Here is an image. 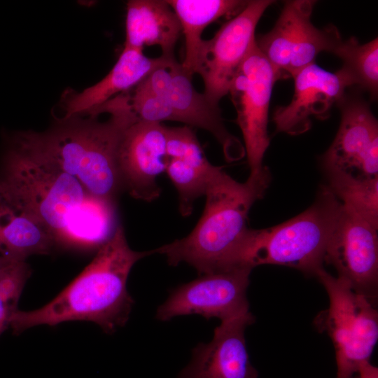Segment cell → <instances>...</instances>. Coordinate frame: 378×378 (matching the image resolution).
<instances>
[{
  "instance_id": "obj_1",
  "label": "cell",
  "mask_w": 378,
  "mask_h": 378,
  "mask_svg": "<svg viewBox=\"0 0 378 378\" xmlns=\"http://www.w3.org/2000/svg\"><path fill=\"white\" fill-rule=\"evenodd\" d=\"M0 201L43 225L59 243L97 248L118 225L114 201L90 195L80 182L4 139Z\"/></svg>"
},
{
  "instance_id": "obj_2",
  "label": "cell",
  "mask_w": 378,
  "mask_h": 378,
  "mask_svg": "<svg viewBox=\"0 0 378 378\" xmlns=\"http://www.w3.org/2000/svg\"><path fill=\"white\" fill-rule=\"evenodd\" d=\"M111 116L62 118L44 132L24 131L4 138L23 151L71 176L92 196L114 201L122 188L117 148L122 130L137 121L126 97L119 94L98 108Z\"/></svg>"
},
{
  "instance_id": "obj_3",
  "label": "cell",
  "mask_w": 378,
  "mask_h": 378,
  "mask_svg": "<svg viewBox=\"0 0 378 378\" xmlns=\"http://www.w3.org/2000/svg\"><path fill=\"white\" fill-rule=\"evenodd\" d=\"M153 253V251L132 250L119 224L113 235L66 288L40 308L15 310L9 318V327L18 335L39 325L54 326L66 321H87L112 333L127 323L134 304L127 289L132 268Z\"/></svg>"
},
{
  "instance_id": "obj_4",
  "label": "cell",
  "mask_w": 378,
  "mask_h": 378,
  "mask_svg": "<svg viewBox=\"0 0 378 378\" xmlns=\"http://www.w3.org/2000/svg\"><path fill=\"white\" fill-rule=\"evenodd\" d=\"M272 176L264 166L250 173L247 181L232 178L206 195L204 212L186 237L155 250L166 256L169 265L186 262L202 275L229 270L241 265V257L249 227L248 214L263 197Z\"/></svg>"
},
{
  "instance_id": "obj_5",
  "label": "cell",
  "mask_w": 378,
  "mask_h": 378,
  "mask_svg": "<svg viewBox=\"0 0 378 378\" xmlns=\"http://www.w3.org/2000/svg\"><path fill=\"white\" fill-rule=\"evenodd\" d=\"M342 203L327 185L304 211L281 224L249 229L242 254L244 266L279 265L316 276L323 268L327 244Z\"/></svg>"
},
{
  "instance_id": "obj_6",
  "label": "cell",
  "mask_w": 378,
  "mask_h": 378,
  "mask_svg": "<svg viewBox=\"0 0 378 378\" xmlns=\"http://www.w3.org/2000/svg\"><path fill=\"white\" fill-rule=\"evenodd\" d=\"M316 276L330 300L322 323L332 339L337 364L336 378H354L360 365L370 361L378 338V314L373 304L349 284L323 268Z\"/></svg>"
},
{
  "instance_id": "obj_7",
  "label": "cell",
  "mask_w": 378,
  "mask_h": 378,
  "mask_svg": "<svg viewBox=\"0 0 378 378\" xmlns=\"http://www.w3.org/2000/svg\"><path fill=\"white\" fill-rule=\"evenodd\" d=\"M315 2L286 1L273 28L255 40L279 80L292 77L315 62L321 52H330L342 38L333 25L318 29L312 24L311 16Z\"/></svg>"
},
{
  "instance_id": "obj_8",
  "label": "cell",
  "mask_w": 378,
  "mask_h": 378,
  "mask_svg": "<svg viewBox=\"0 0 378 378\" xmlns=\"http://www.w3.org/2000/svg\"><path fill=\"white\" fill-rule=\"evenodd\" d=\"M279 80L256 41L239 68L229 90L236 122L244 141L250 173L260 171L270 146L268 113L273 86Z\"/></svg>"
},
{
  "instance_id": "obj_9",
  "label": "cell",
  "mask_w": 378,
  "mask_h": 378,
  "mask_svg": "<svg viewBox=\"0 0 378 378\" xmlns=\"http://www.w3.org/2000/svg\"><path fill=\"white\" fill-rule=\"evenodd\" d=\"M191 78L174 56L166 57L164 62L137 85L164 99L174 121L209 132L222 146L227 161L242 158L244 147L226 129L219 106L196 90Z\"/></svg>"
},
{
  "instance_id": "obj_10",
  "label": "cell",
  "mask_w": 378,
  "mask_h": 378,
  "mask_svg": "<svg viewBox=\"0 0 378 378\" xmlns=\"http://www.w3.org/2000/svg\"><path fill=\"white\" fill-rule=\"evenodd\" d=\"M273 3L270 0L248 1L212 38L204 40L196 74L203 80V93L214 106H219L220 100L229 93L239 68L255 43L257 24Z\"/></svg>"
},
{
  "instance_id": "obj_11",
  "label": "cell",
  "mask_w": 378,
  "mask_h": 378,
  "mask_svg": "<svg viewBox=\"0 0 378 378\" xmlns=\"http://www.w3.org/2000/svg\"><path fill=\"white\" fill-rule=\"evenodd\" d=\"M324 262L337 277L375 305L378 293L377 228L342 204L330 236Z\"/></svg>"
},
{
  "instance_id": "obj_12",
  "label": "cell",
  "mask_w": 378,
  "mask_h": 378,
  "mask_svg": "<svg viewBox=\"0 0 378 378\" xmlns=\"http://www.w3.org/2000/svg\"><path fill=\"white\" fill-rule=\"evenodd\" d=\"M252 268L238 267L201 275L171 291L158 307L156 318L198 314L220 321L249 311L246 290Z\"/></svg>"
},
{
  "instance_id": "obj_13",
  "label": "cell",
  "mask_w": 378,
  "mask_h": 378,
  "mask_svg": "<svg viewBox=\"0 0 378 378\" xmlns=\"http://www.w3.org/2000/svg\"><path fill=\"white\" fill-rule=\"evenodd\" d=\"M337 106L341 121L322 158L325 170L378 177V122L369 104L357 95L346 94Z\"/></svg>"
},
{
  "instance_id": "obj_14",
  "label": "cell",
  "mask_w": 378,
  "mask_h": 378,
  "mask_svg": "<svg viewBox=\"0 0 378 378\" xmlns=\"http://www.w3.org/2000/svg\"><path fill=\"white\" fill-rule=\"evenodd\" d=\"M117 166L122 188L136 200L151 202L160 195L158 177L165 172L167 126L135 121L122 132Z\"/></svg>"
},
{
  "instance_id": "obj_15",
  "label": "cell",
  "mask_w": 378,
  "mask_h": 378,
  "mask_svg": "<svg viewBox=\"0 0 378 378\" xmlns=\"http://www.w3.org/2000/svg\"><path fill=\"white\" fill-rule=\"evenodd\" d=\"M294 93L290 102L278 107L272 117L277 132L298 135L312 127V118L325 120L350 88L344 75L338 70L330 72L315 62L293 76Z\"/></svg>"
},
{
  "instance_id": "obj_16",
  "label": "cell",
  "mask_w": 378,
  "mask_h": 378,
  "mask_svg": "<svg viewBox=\"0 0 378 378\" xmlns=\"http://www.w3.org/2000/svg\"><path fill=\"white\" fill-rule=\"evenodd\" d=\"M165 173L175 186L179 211L191 214L195 201L227 183L232 177L206 159L190 127H167Z\"/></svg>"
},
{
  "instance_id": "obj_17",
  "label": "cell",
  "mask_w": 378,
  "mask_h": 378,
  "mask_svg": "<svg viewBox=\"0 0 378 378\" xmlns=\"http://www.w3.org/2000/svg\"><path fill=\"white\" fill-rule=\"evenodd\" d=\"M254 321L250 311L220 321L212 340L193 349L192 360L178 378H257L244 337L246 328Z\"/></svg>"
},
{
  "instance_id": "obj_18",
  "label": "cell",
  "mask_w": 378,
  "mask_h": 378,
  "mask_svg": "<svg viewBox=\"0 0 378 378\" xmlns=\"http://www.w3.org/2000/svg\"><path fill=\"white\" fill-rule=\"evenodd\" d=\"M165 58L162 55L148 57L141 50L124 46L116 63L103 79L66 99L63 118L90 115L112 98L134 88Z\"/></svg>"
},
{
  "instance_id": "obj_19",
  "label": "cell",
  "mask_w": 378,
  "mask_h": 378,
  "mask_svg": "<svg viewBox=\"0 0 378 378\" xmlns=\"http://www.w3.org/2000/svg\"><path fill=\"white\" fill-rule=\"evenodd\" d=\"M125 46L143 50L158 46L162 56L173 57L181 32L179 20L167 1L132 0L127 4Z\"/></svg>"
},
{
  "instance_id": "obj_20",
  "label": "cell",
  "mask_w": 378,
  "mask_h": 378,
  "mask_svg": "<svg viewBox=\"0 0 378 378\" xmlns=\"http://www.w3.org/2000/svg\"><path fill=\"white\" fill-rule=\"evenodd\" d=\"M176 13L185 36V58L181 64L191 77L196 74L204 43L202 34L207 26L223 16L235 15L248 1L167 0Z\"/></svg>"
},
{
  "instance_id": "obj_21",
  "label": "cell",
  "mask_w": 378,
  "mask_h": 378,
  "mask_svg": "<svg viewBox=\"0 0 378 378\" xmlns=\"http://www.w3.org/2000/svg\"><path fill=\"white\" fill-rule=\"evenodd\" d=\"M57 244L51 232L26 213L3 204L0 214V253L25 261L31 255H48Z\"/></svg>"
},
{
  "instance_id": "obj_22",
  "label": "cell",
  "mask_w": 378,
  "mask_h": 378,
  "mask_svg": "<svg viewBox=\"0 0 378 378\" xmlns=\"http://www.w3.org/2000/svg\"><path fill=\"white\" fill-rule=\"evenodd\" d=\"M330 53L342 62L339 69L347 78L351 87H358L375 99L378 92V40L377 38L360 43L355 37L342 38Z\"/></svg>"
},
{
  "instance_id": "obj_23",
  "label": "cell",
  "mask_w": 378,
  "mask_h": 378,
  "mask_svg": "<svg viewBox=\"0 0 378 378\" xmlns=\"http://www.w3.org/2000/svg\"><path fill=\"white\" fill-rule=\"evenodd\" d=\"M326 173L327 186L340 202L378 228V177L362 178L340 171Z\"/></svg>"
},
{
  "instance_id": "obj_24",
  "label": "cell",
  "mask_w": 378,
  "mask_h": 378,
  "mask_svg": "<svg viewBox=\"0 0 378 378\" xmlns=\"http://www.w3.org/2000/svg\"><path fill=\"white\" fill-rule=\"evenodd\" d=\"M17 307L0 295V335L9 327V318L11 314L18 309Z\"/></svg>"
},
{
  "instance_id": "obj_25",
  "label": "cell",
  "mask_w": 378,
  "mask_h": 378,
  "mask_svg": "<svg viewBox=\"0 0 378 378\" xmlns=\"http://www.w3.org/2000/svg\"><path fill=\"white\" fill-rule=\"evenodd\" d=\"M358 378H378V369L370 361L362 363L358 371Z\"/></svg>"
},
{
  "instance_id": "obj_26",
  "label": "cell",
  "mask_w": 378,
  "mask_h": 378,
  "mask_svg": "<svg viewBox=\"0 0 378 378\" xmlns=\"http://www.w3.org/2000/svg\"><path fill=\"white\" fill-rule=\"evenodd\" d=\"M13 260L9 257L0 253V272Z\"/></svg>"
},
{
  "instance_id": "obj_27",
  "label": "cell",
  "mask_w": 378,
  "mask_h": 378,
  "mask_svg": "<svg viewBox=\"0 0 378 378\" xmlns=\"http://www.w3.org/2000/svg\"><path fill=\"white\" fill-rule=\"evenodd\" d=\"M2 209H3V204L0 201V214H1V211H2Z\"/></svg>"
},
{
  "instance_id": "obj_28",
  "label": "cell",
  "mask_w": 378,
  "mask_h": 378,
  "mask_svg": "<svg viewBox=\"0 0 378 378\" xmlns=\"http://www.w3.org/2000/svg\"><path fill=\"white\" fill-rule=\"evenodd\" d=\"M354 378H358V374H357V375H356Z\"/></svg>"
}]
</instances>
